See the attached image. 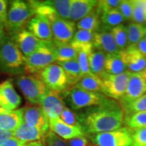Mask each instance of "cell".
<instances>
[{"mask_svg":"<svg viewBox=\"0 0 146 146\" xmlns=\"http://www.w3.org/2000/svg\"><path fill=\"white\" fill-rule=\"evenodd\" d=\"M92 45L94 49L102 51L106 54H114L120 52L111 31L110 32L94 33Z\"/></svg>","mask_w":146,"mask_h":146,"instance_id":"cell-21","label":"cell"},{"mask_svg":"<svg viewBox=\"0 0 146 146\" xmlns=\"http://www.w3.org/2000/svg\"><path fill=\"white\" fill-rule=\"evenodd\" d=\"M104 69L105 72L110 74H119L128 70L120 51L106 54Z\"/></svg>","mask_w":146,"mask_h":146,"instance_id":"cell-23","label":"cell"},{"mask_svg":"<svg viewBox=\"0 0 146 146\" xmlns=\"http://www.w3.org/2000/svg\"><path fill=\"white\" fill-rule=\"evenodd\" d=\"M26 146H45V145H44V141H43V140H41V141L29 142V143H27Z\"/></svg>","mask_w":146,"mask_h":146,"instance_id":"cell-47","label":"cell"},{"mask_svg":"<svg viewBox=\"0 0 146 146\" xmlns=\"http://www.w3.org/2000/svg\"><path fill=\"white\" fill-rule=\"evenodd\" d=\"M26 142L21 141L15 137H12L3 143L0 146H26Z\"/></svg>","mask_w":146,"mask_h":146,"instance_id":"cell-44","label":"cell"},{"mask_svg":"<svg viewBox=\"0 0 146 146\" xmlns=\"http://www.w3.org/2000/svg\"><path fill=\"white\" fill-rule=\"evenodd\" d=\"M125 117L135 113L146 111V94L125 104H120Z\"/></svg>","mask_w":146,"mask_h":146,"instance_id":"cell-31","label":"cell"},{"mask_svg":"<svg viewBox=\"0 0 146 146\" xmlns=\"http://www.w3.org/2000/svg\"><path fill=\"white\" fill-rule=\"evenodd\" d=\"M3 28H4V23L1 21V20L0 19V31H3Z\"/></svg>","mask_w":146,"mask_h":146,"instance_id":"cell-49","label":"cell"},{"mask_svg":"<svg viewBox=\"0 0 146 146\" xmlns=\"http://www.w3.org/2000/svg\"><path fill=\"white\" fill-rule=\"evenodd\" d=\"M141 72H142V74H143V76L145 77V78L146 79V68L144 69L143 71H141Z\"/></svg>","mask_w":146,"mask_h":146,"instance_id":"cell-50","label":"cell"},{"mask_svg":"<svg viewBox=\"0 0 146 146\" xmlns=\"http://www.w3.org/2000/svg\"><path fill=\"white\" fill-rule=\"evenodd\" d=\"M96 0H72L69 21L78 22L91 13L98 5Z\"/></svg>","mask_w":146,"mask_h":146,"instance_id":"cell-20","label":"cell"},{"mask_svg":"<svg viewBox=\"0 0 146 146\" xmlns=\"http://www.w3.org/2000/svg\"><path fill=\"white\" fill-rule=\"evenodd\" d=\"M132 20L135 23H146V1H135Z\"/></svg>","mask_w":146,"mask_h":146,"instance_id":"cell-36","label":"cell"},{"mask_svg":"<svg viewBox=\"0 0 146 146\" xmlns=\"http://www.w3.org/2000/svg\"><path fill=\"white\" fill-rule=\"evenodd\" d=\"M65 104H68L74 110L100 106L110 98L100 92H92L71 87L63 91Z\"/></svg>","mask_w":146,"mask_h":146,"instance_id":"cell-3","label":"cell"},{"mask_svg":"<svg viewBox=\"0 0 146 146\" xmlns=\"http://www.w3.org/2000/svg\"><path fill=\"white\" fill-rule=\"evenodd\" d=\"M24 123L23 108L9 110L1 108L0 110V128L14 132Z\"/></svg>","mask_w":146,"mask_h":146,"instance_id":"cell-19","label":"cell"},{"mask_svg":"<svg viewBox=\"0 0 146 146\" xmlns=\"http://www.w3.org/2000/svg\"><path fill=\"white\" fill-rule=\"evenodd\" d=\"M72 87L92 92L102 93V81L101 78L94 74L86 75L83 76Z\"/></svg>","mask_w":146,"mask_h":146,"instance_id":"cell-27","label":"cell"},{"mask_svg":"<svg viewBox=\"0 0 146 146\" xmlns=\"http://www.w3.org/2000/svg\"><path fill=\"white\" fill-rule=\"evenodd\" d=\"M146 94V79L141 72H131L120 104H125Z\"/></svg>","mask_w":146,"mask_h":146,"instance_id":"cell-12","label":"cell"},{"mask_svg":"<svg viewBox=\"0 0 146 146\" xmlns=\"http://www.w3.org/2000/svg\"><path fill=\"white\" fill-rule=\"evenodd\" d=\"M120 52L128 70L139 72L146 68V58L139 52L135 45H130Z\"/></svg>","mask_w":146,"mask_h":146,"instance_id":"cell-17","label":"cell"},{"mask_svg":"<svg viewBox=\"0 0 146 146\" xmlns=\"http://www.w3.org/2000/svg\"><path fill=\"white\" fill-rule=\"evenodd\" d=\"M47 2L54 8L58 17L69 20L72 0H49Z\"/></svg>","mask_w":146,"mask_h":146,"instance_id":"cell-33","label":"cell"},{"mask_svg":"<svg viewBox=\"0 0 146 146\" xmlns=\"http://www.w3.org/2000/svg\"><path fill=\"white\" fill-rule=\"evenodd\" d=\"M125 121L129 127L134 130L146 128V111L135 113L127 116Z\"/></svg>","mask_w":146,"mask_h":146,"instance_id":"cell-35","label":"cell"},{"mask_svg":"<svg viewBox=\"0 0 146 146\" xmlns=\"http://www.w3.org/2000/svg\"><path fill=\"white\" fill-rule=\"evenodd\" d=\"M111 33L120 51L125 50L129 47L127 27L121 24L111 29Z\"/></svg>","mask_w":146,"mask_h":146,"instance_id":"cell-32","label":"cell"},{"mask_svg":"<svg viewBox=\"0 0 146 146\" xmlns=\"http://www.w3.org/2000/svg\"><path fill=\"white\" fill-rule=\"evenodd\" d=\"M132 134L126 127L108 132L89 134L88 137L96 146H132Z\"/></svg>","mask_w":146,"mask_h":146,"instance_id":"cell-8","label":"cell"},{"mask_svg":"<svg viewBox=\"0 0 146 146\" xmlns=\"http://www.w3.org/2000/svg\"><path fill=\"white\" fill-rule=\"evenodd\" d=\"M16 82L25 98L31 104H40L50 90L38 74H21L16 78Z\"/></svg>","mask_w":146,"mask_h":146,"instance_id":"cell-6","label":"cell"},{"mask_svg":"<svg viewBox=\"0 0 146 146\" xmlns=\"http://www.w3.org/2000/svg\"><path fill=\"white\" fill-rule=\"evenodd\" d=\"M1 106H0V110H1Z\"/></svg>","mask_w":146,"mask_h":146,"instance_id":"cell-52","label":"cell"},{"mask_svg":"<svg viewBox=\"0 0 146 146\" xmlns=\"http://www.w3.org/2000/svg\"><path fill=\"white\" fill-rule=\"evenodd\" d=\"M11 39L25 58L35 52L46 42L38 39L25 29L12 33Z\"/></svg>","mask_w":146,"mask_h":146,"instance_id":"cell-10","label":"cell"},{"mask_svg":"<svg viewBox=\"0 0 146 146\" xmlns=\"http://www.w3.org/2000/svg\"><path fill=\"white\" fill-rule=\"evenodd\" d=\"M47 132L48 131L31 127L25 123H23L16 131H14L12 134H13V137L26 143H29V142L43 140Z\"/></svg>","mask_w":146,"mask_h":146,"instance_id":"cell-22","label":"cell"},{"mask_svg":"<svg viewBox=\"0 0 146 146\" xmlns=\"http://www.w3.org/2000/svg\"><path fill=\"white\" fill-rule=\"evenodd\" d=\"M56 63L59 64L64 70L66 75L68 78V89L74 86L83 77V74H82L77 59Z\"/></svg>","mask_w":146,"mask_h":146,"instance_id":"cell-24","label":"cell"},{"mask_svg":"<svg viewBox=\"0 0 146 146\" xmlns=\"http://www.w3.org/2000/svg\"><path fill=\"white\" fill-rule=\"evenodd\" d=\"M120 0H102L98 1L97 10L101 15L104 12L117 9L120 3Z\"/></svg>","mask_w":146,"mask_h":146,"instance_id":"cell-40","label":"cell"},{"mask_svg":"<svg viewBox=\"0 0 146 146\" xmlns=\"http://www.w3.org/2000/svg\"><path fill=\"white\" fill-rule=\"evenodd\" d=\"M35 15V12L28 1H12L8 10L4 27L12 33L25 29Z\"/></svg>","mask_w":146,"mask_h":146,"instance_id":"cell-4","label":"cell"},{"mask_svg":"<svg viewBox=\"0 0 146 146\" xmlns=\"http://www.w3.org/2000/svg\"><path fill=\"white\" fill-rule=\"evenodd\" d=\"M94 33L85 30H77L74 35L70 44L76 49L82 45L92 43Z\"/></svg>","mask_w":146,"mask_h":146,"instance_id":"cell-34","label":"cell"},{"mask_svg":"<svg viewBox=\"0 0 146 146\" xmlns=\"http://www.w3.org/2000/svg\"><path fill=\"white\" fill-rule=\"evenodd\" d=\"M135 46L139 52L141 53L144 57L146 58V39L144 37L143 39H142L138 43H137Z\"/></svg>","mask_w":146,"mask_h":146,"instance_id":"cell-46","label":"cell"},{"mask_svg":"<svg viewBox=\"0 0 146 146\" xmlns=\"http://www.w3.org/2000/svg\"><path fill=\"white\" fill-rule=\"evenodd\" d=\"M38 74L50 90L63 92L68 89V78L66 73L57 63L49 65Z\"/></svg>","mask_w":146,"mask_h":146,"instance_id":"cell-9","label":"cell"},{"mask_svg":"<svg viewBox=\"0 0 146 146\" xmlns=\"http://www.w3.org/2000/svg\"><path fill=\"white\" fill-rule=\"evenodd\" d=\"M59 118L67 125L81 127L78 121L77 114L66 106L64 107Z\"/></svg>","mask_w":146,"mask_h":146,"instance_id":"cell-37","label":"cell"},{"mask_svg":"<svg viewBox=\"0 0 146 146\" xmlns=\"http://www.w3.org/2000/svg\"><path fill=\"white\" fill-rule=\"evenodd\" d=\"M131 74L129 70L119 74L104 73L100 77L102 81V94L110 99L120 101L125 94Z\"/></svg>","mask_w":146,"mask_h":146,"instance_id":"cell-7","label":"cell"},{"mask_svg":"<svg viewBox=\"0 0 146 146\" xmlns=\"http://www.w3.org/2000/svg\"><path fill=\"white\" fill-rule=\"evenodd\" d=\"M29 32L38 39L44 41H53V34L51 23L46 18L35 15L27 25Z\"/></svg>","mask_w":146,"mask_h":146,"instance_id":"cell-16","label":"cell"},{"mask_svg":"<svg viewBox=\"0 0 146 146\" xmlns=\"http://www.w3.org/2000/svg\"><path fill=\"white\" fill-rule=\"evenodd\" d=\"M68 146H89L88 139L85 136L78 137L66 141Z\"/></svg>","mask_w":146,"mask_h":146,"instance_id":"cell-42","label":"cell"},{"mask_svg":"<svg viewBox=\"0 0 146 146\" xmlns=\"http://www.w3.org/2000/svg\"><path fill=\"white\" fill-rule=\"evenodd\" d=\"M129 46L136 45L145 37V27L143 24L131 23L127 27Z\"/></svg>","mask_w":146,"mask_h":146,"instance_id":"cell-29","label":"cell"},{"mask_svg":"<svg viewBox=\"0 0 146 146\" xmlns=\"http://www.w3.org/2000/svg\"><path fill=\"white\" fill-rule=\"evenodd\" d=\"M106 54L102 51L93 49L89 56V68L91 73L100 77L105 72V61Z\"/></svg>","mask_w":146,"mask_h":146,"instance_id":"cell-25","label":"cell"},{"mask_svg":"<svg viewBox=\"0 0 146 146\" xmlns=\"http://www.w3.org/2000/svg\"><path fill=\"white\" fill-rule=\"evenodd\" d=\"M135 1L132 0H123L120 1L118 9L123 15L125 20H132L133 10H134Z\"/></svg>","mask_w":146,"mask_h":146,"instance_id":"cell-38","label":"cell"},{"mask_svg":"<svg viewBox=\"0 0 146 146\" xmlns=\"http://www.w3.org/2000/svg\"><path fill=\"white\" fill-rule=\"evenodd\" d=\"M76 114L81 129L87 135L116 130L123 127L125 122L121 106L112 99L102 105L83 109Z\"/></svg>","mask_w":146,"mask_h":146,"instance_id":"cell-1","label":"cell"},{"mask_svg":"<svg viewBox=\"0 0 146 146\" xmlns=\"http://www.w3.org/2000/svg\"><path fill=\"white\" fill-rule=\"evenodd\" d=\"M132 146H146V128L133 131Z\"/></svg>","mask_w":146,"mask_h":146,"instance_id":"cell-41","label":"cell"},{"mask_svg":"<svg viewBox=\"0 0 146 146\" xmlns=\"http://www.w3.org/2000/svg\"><path fill=\"white\" fill-rule=\"evenodd\" d=\"M100 20L102 25L107 28H111L112 29L118 25H121L125 21V18L117 8L102 13L100 15Z\"/></svg>","mask_w":146,"mask_h":146,"instance_id":"cell-30","label":"cell"},{"mask_svg":"<svg viewBox=\"0 0 146 146\" xmlns=\"http://www.w3.org/2000/svg\"><path fill=\"white\" fill-rule=\"evenodd\" d=\"M4 36H5L4 32L1 31H0V45H1V42H2L3 38H4Z\"/></svg>","mask_w":146,"mask_h":146,"instance_id":"cell-48","label":"cell"},{"mask_svg":"<svg viewBox=\"0 0 146 146\" xmlns=\"http://www.w3.org/2000/svg\"><path fill=\"white\" fill-rule=\"evenodd\" d=\"M8 1L4 0H0V19L3 23H5L7 18V14H8Z\"/></svg>","mask_w":146,"mask_h":146,"instance_id":"cell-43","label":"cell"},{"mask_svg":"<svg viewBox=\"0 0 146 146\" xmlns=\"http://www.w3.org/2000/svg\"><path fill=\"white\" fill-rule=\"evenodd\" d=\"M43 141L45 146H68L66 140L50 130L47 132L43 139Z\"/></svg>","mask_w":146,"mask_h":146,"instance_id":"cell-39","label":"cell"},{"mask_svg":"<svg viewBox=\"0 0 146 146\" xmlns=\"http://www.w3.org/2000/svg\"><path fill=\"white\" fill-rule=\"evenodd\" d=\"M54 62H56V46L53 41H46L35 52L25 58V72L37 74Z\"/></svg>","mask_w":146,"mask_h":146,"instance_id":"cell-5","label":"cell"},{"mask_svg":"<svg viewBox=\"0 0 146 146\" xmlns=\"http://www.w3.org/2000/svg\"><path fill=\"white\" fill-rule=\"evenodd\" d=\"M145 38L146 39V27H145Z\"/></svg>","mask_w":146,"mask_h":146,"instance_id":"cell-51","label":"cell"},{"mask_svg":"<svg viewBox=\"0 0 146 146\" xmlns=\"http://www.w3.org/2000/svg\"><path fill=\"white\" fill-rule=\"evenodd\" d=\"M56 46V62H66L77 59L78 51L70 43L55 44Z\"/></svg>","mask_w":146,"mask_h":146,"instance_id":"cell-28","label":"cell"},{"mask_svg":"<svg viewBox=\"0 0 146 146\" xmlns=\"http://www.w3.org/2000/svg\"><path fill=\"white\" fill-rule=\"evenodd\" d=\"M22 102L21 98L14 89L11 79L0 84V106L9 110L18 108Z\"/></svg>","mask_w":146,"mask_h":146,"instance_id":"cell-15","label":"cell"},{"mask_svg":"<svg viewBox=\"0 0 146 146\" xmlns=\"http://www.w3.org/2000/svg\"><path fill=\"white\" fill-rule=\"evenodd\" d=\"M25 70V57L10 37L5 36L0 45V71L10 75Z\"/></svg>","mask_w":146,"mask_h":146,"instance_id":"cell-2","label":"cell"},{"mask_svg":"<svg viewBox=\"0 0 146 146\" xmlns=\"http://www.w3.org/2000/svg\"><path fill=\"white\" fill-rule=\"evenodd\" d=\"M24 123L41 130L50 131L49 118L40 106H29L23 108Z\"/></svg>","mask_w":146,"mask_h":146,"instance_id":"cell-14","label":"cell"},{"mask_svg":"<svg viewBox=\"0 0 146 146\" xmlns=\"http://www.w3.org/2000/svg\"><path fill=\"white\" fill-rule=\"evenodd\" d=\"M101 25L100 14L97 10L96 7L91 13H89L81 21L77 22L76 27L78 30H85L96 33L100 29Z\"/></svg>","mask_w":146,"mask_h":146,"instance_id":"cell-26","label":"cell"},{"mask_svg":"<svg viewBox=\"0 0 146 146\" xmlns=\"http://www.w3.org/2000/svg\"><path fill=\"white\" fill-rule=\"evenodd\" d=\"M13 132L4 130V129L0 128V145H1L9 139L13 137Z\"/></svg>","mask_w":146,"mask_h":146,"instance_id":"cell-45","label":"cell"},{"mask_svg":"<svg viewBox=\"0 0 146 146\" xmlns=\"http://www.w3.org/2000/svg\"><path fill=\"white\" fill-rule=\"evenodd\" d=\"M49 123L50 130L66 141L85 135V133L81 127L67 125L59 118H50L49 119Z\"/></svg>","mask_w":146,"mask_h":146,"instance_id":"cell-18","label":"cell"},{"mask_svg":"<svg viewBox=\"0 0 146 146\" xmlns=\"http://www.w3.org/2000/svg\"><path fill=\"white\" fill-rule=\"evenodd\" d=\"M51 27L53 42L56 45L70 43L76 28L75 23L59 17L51 22Z\"/></svg>","mask_w":146,"mask_h":146,"instance_id":"cell-11","label":"cell"},{"mask_svg":"<svg viewBox=\"0 0 146 146\" xmlns=\"http://www.w3.org/2000/svg\"><path fill=\"white\" fill-rule=\"evenodd\" d=\"M39 105L49 119L59 118L64 107L66 106L63 93L61 91L49 90L43 97Z\"/></svg>","mask_w":146,"mask_h":146,"instance_id":"cell-13","label":"cell"}]
</instances>
